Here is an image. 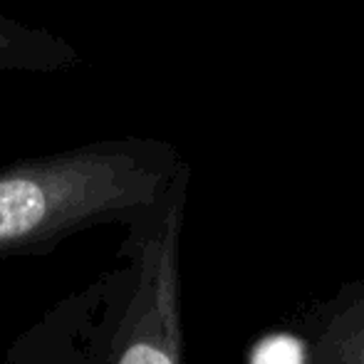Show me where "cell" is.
<instances>
[{
	"mask_svg": "<svg viewBox=\"0 0 364 364\" xmlns=\"http://www.w3.org/2000/svg\"><path fill=\"white\" fill-rule=\"evenodd\" d=\"M164 146L102 139L0 168V260L45 253L77 230L134 218L156 203Z\"/></svg>",
	"mask_w": 364,
	"mask_h": 364,
	"instance_id": "6da1fadb",
	"label": "cell"
},
{
	"mask_svg": "<svg viewBox=\"0 0 364 364\" xmlns=\"http://www.w3.org/2000/svg\"><path fill=\"white\" fill-rule=\"evenodd\" d=\"M80 63L82 55L63 35L0 15V73L53 75Z\"/></svg>",
	"mask_w": 364,
	"mask_h": 364,
	"instance_id": "7a4b0ae2",
	"label": "cell"
},
{
	"mask_svg": "<svg viewBox=\"0 0 364 364\" xmlns=\"http://www.w3.org/2000/svg\"><path fill=\"white\" fill-rule=\"evenodd\" d=\"M302 352L300 345L290 337H275L265 342L260 352L255 355V364H300Z\"/></svg>",
	"mask_w": 364,
	"mask_h": 364,
	"instance_id": "3957f363",
	"label": "cell"
}]
</instances>
